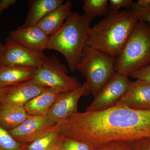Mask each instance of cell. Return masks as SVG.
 <instances>
[{"label": "cell", "instance_id": "cell-11", "mask_svg": "<svg viewBox=\"0 0 150 150\" xmlns=\"http://www.w3.org/2000/svg\"><path fill=\"white\" fill-rule=\"evenodd\" d=\"M48 88L33 79L11 87L1 105L24 106L28 102Z\"/></svg>", "mask_w": 150, "mask_h": 150}, {"label": "cell", "instance_id": "cell-20", "mask_svg": "<svg viewBox=\"0 0 150 150\" xmlns=\"http://www.w3.org/2000/svg\"><path fill=\"white\" fill-rule=\"evenodd\" d=\"M83 3L84 14L94 19L105 16L109 13L108 0H84Z\"/></svg>", "mask_w": 150, "mask_h": 150}, {"label": "cell", "instance_id": "cell-21", "mask_svg": "<svg viewBox=\"0 0 150 150\" xmlns=\"http://www.w3.org/2000/svg\"><path fill=\"white\" fill-rule=\"evenodd\" d=\"M26 145L20 144L8 131L0 126V150H23Z\"/></svg>", "mask_w": 150, "mask_h": 150}, {"label": "cell", "instance_id": "cell-24", "mask_svg": "<svg viewBox=\"0 0 150 150\" xmlns=\"http://www.w3.org/2000/svg\"><path fill=\"white\" fill-rule=\"evenodd\" d=\"M134 2L132 0H109V12L115 13L119 11L121 8L130 9L132 8Z\"/></svg>", "mask_w": 150, "mask_h": 150}, {"label": "cell", "instance_id": "cell-16", "mask_svg": "<svg viewBox=\"0 0 150 150\" xmlns=\"http://www.w3.org/2000/svg\"><path fill=\"white\" fill-rule=\"evenodd\" d=\"M36 69L0 65V88L13 86L33 79Z\"/></svg>", "mask_w": 150, "mask_h": 150}, {"label": "cell", "instance_id": "cell-28", "mask_svg": "<svg viewBox=\"0 0 150 150\" xmlns=\"http://www.w3.org/2000/svg\"><path fill=\"white\" fill-rule=\"evenodd\" d=\"M16 0H0V15L4 11L15 4Z\"/></svg>", "mask_w": 150, "mask_h": 150}, {"label": "cell", "instance_id": "cell-6", "mask_svg": "<svg viewBox=\"0 0 150 150\" xmlns=\"http://www.w3.org/2000/svg\"><path fill=\"white\" fill-rule=\"evenodd\" d=\"M33 79L41 85L61 93L76 89L82 85L76 78L68 75L66 66L54 55L45 57L35 70Z\"/></svg>", "mask_w": 150, "mask_h": 150}, {"label": "cell", "instance_id": "cell-18", "mask_svg": "<svg viewBox=\"0 0 150 150\" xmlns=\"http://www.w3.org/2000/svg\"><path fill=\"white\" fill-rule=\"evenodd\" d=\"M30 115L24 106L0 104V126L11 131L19 126Z\"/></svg>", "mask_w": 150, "mask_h": 150}, {"label": "cell", "instance_id": "cell-31", "mask_svg": "<svg viewBox=\"0 0 150 150\" xmlns=\"http://www.w3.org/2000/svg\"><path fill=\"white\" fill-rule=\"evenodd\" d=\"M52 150H61L59 148H57V149H54Z\"/></svg>", "mask_w": 150, "mask_h": 150}, {"label": "cell", "instance_id": "cell-2", "mask_svg": "<svg viewBox=\"0 0 150 150\" xmlns=\"http://www.w3.org/2000/svg\"><path fill=\"white\" fill-rule=\"evenodd\" d=\"M139 19L137 8L109 12L90 28L86 45L110 56L118 58Z\"/></svg>", "mask_w": 150, "mask_h": 150}, {"label": "cell", "instance_id": "cell-3", "mask_svg": "<svg viewBox=\"0 0 150 150\" xmlns=\"http://www.w3.org/2000/svg\"><path fill=\"white\" fill-rule=\"evenodd\" d=\"M93 20L84 14L72 12L62 27L49 36L47 49L61 53L73 72L77 70Z\"/></svg>", "mask_w": 150, "mask_h": 150}, {"label": "cell", "instance_id": "cell-23", "mask_svg": "<svg viewBox=\"0 0 150 150\" xmlns=\"http://www.w3.org/2000/svg\"><path fill=\"white\" fill-rule=\"evenodd\" d=\"M133 6L138 10L140 20L150 25V0H139L134 2Z\"/></svg>", "mask_w": 150, "mask_h": 150}, {"label": "cell", "instance_id": "cell-22", "mask_svg": "<svg viewBox=\"0 0 150 150\" xmlns=\"http://www.w3.org/2000/svg\"><path fill=\"white\" fill-rule=\"evenodd\" d=\"M59 149L61 150H93L85 143L64 137Z\"/></svg>", "mask_w": 150, "mask_h": 150}, {"label": "cell", "instance_id": "cell-5", "mask_svg": "<svg viewBox=\"0 0 150 150\" xmlns=\"http://www.w3.org/2000/svg\"><path fill=\"white\" fill-rule=\"evenodd\" d=\"M115 59L85 45L76 71L86 79L87 87L94 97L116 73Z\"/></svg>", "mask_w": 150, "mask_h": 150}, {"label": "cell", "instance_id": "cell-27", "mask_svg": "<svg viewBox=\"0 0 150 150\" xmlns=\"http://www.w3.org/2000/svg\"><path fill=\"white\" fill-rule=\"evenodd\" d=\"M130 145L132 150H150V139L138 140Z\"/></svg>", "mask_w": 150, "mask_h": 150}, {"label": "cell", "instance_id": "cell-7", "mask_svg": "<svg viewBox=\"0 0 150 150\" xmlns=\"http://www.w3.org/2000/svg\"><path fill=\"white\" fill-rule=\"evenodd\" d=\"M1 64L7 67H30L37 69L46 56L43 52L31 50L7 38Z\"/></svg>", "mask_w": 150, "mask_h": 150}, {"label": "cell", "instance_id": "cell-12", "mask_svg": "<svg viewBox=\"0 0 150 150\" xmlns=\"http://www.w3.org/2000/svg\"><path fill=\"white\" fill-rule=\"evenodd\" d=\"M116 103L136 110H150V83L139 80L132 81Z\"/></svg>", "mask_w": 150, "mask_h": 150}, {"label": "cell", "instance_id": "cell-25", "mask_svg": "<svg viewBox=\"0 0 150 150\" xmlns=\"http://www.w3.org/2000/svg\"><path fill=\"white\" fill-rule=\"evenodd\" d=\"M129 76L150 83V64L132 73Z\"/></svg>", "mask_w": 150, "mask_h": 150}, {"label": "cell", "instance_id": "cell-29", "mask_svg": "<svg viewBox=\"0 0 150 150\" xmlns=\"http://www.w3.org/2000/svg\"><path fill=\"white\" fill-rule=\"evenodd\" d=\"M11 87H8L2 88H0V104L2 102L3 100L5 97L7 93L8 92Z\"/></svg>", "mask_w": 150, "mask_h": 150}, {"label": "cell", "instance_id": "cell-30", "mask_svg": "<svg viewBox=\"0 0 150 150\" xmlns=\"http://www.w3.org/2000/svg\"><path fill=\"white\" fill-rule=\"evenodd\" d=\"M4 45L0 42V64H1V60L3 52H4Z\"/></svg>", "mask_w": 150, "mask_h": 150}, {"label": "cell", "instance_id": "cell-17", "mask_svg": "<svg viewBox=\"0 0 150 150\" xmlns=\"http://www.w3.org/2000/svg\"><path fill=\"white\" fill-rule=\"evenodd\" d=\"M62 93L48 88L28 102L25 108L30 115H46Z\"/></svg>", "mask_w": 150, "mask_h": 150}, {"label": "cell", "instance_id": "cell-19", "mask_svg": "<svg viewBox=\"0 0 150 150\" xmlns=\"http://www.w3.org/2000/svg\"><path fill=\"white\" fill-rule=\"evenodd\" d=\"M63 137L56 126L53 130L27 144L23 150H52L59 148Z\"/></svg>", "mask_w": 150, "mask_h": 150}, {"label": "cell", "instance_id": "cell-15", "mask_svg": "<svg viewBox=\"0 0 150 150\" xmlns=\"http://www.w3.org/2000/svg\"><path fill=\"white\" fill-rule=\"evenodd\" d=\"M64 3V0H33L29 1L26 19L20 28L37 25L47 15Z\"/></svg>", "mask_w": 150, "mask_h": 150}, {"label": "cell", "instance_id": "cell-8", "mask_svg": "<svg viewBox=\"0 0 150 150\" xmlns=\"http://www.w3.org/2000/svg\"><path fill=\"white\" fill-rule=\"evenodd\" d=\"M132 81L129 76L116 72L95 96L87 111L102 110L112 106L126 92Z\"/></svg>", "mask_w": 150, "mask_h": 150}, {"label": "cell", "instance_id": "cell-26", "mask_svg": "<svg viewBox=\"0 0 150 150\" xmlns=\"http://www.w3.org/2000/svg\"><path fill=\"white\" fill-rule=\"evenodd\" d=\"M93 150H132L130 143L118 142L108 144Z\"/></svg>", "mask_w": 150, "mask_h": 150}, {"label": "cell", "instance_id": "cell-1", "mask_svg": "<svg viewBox=\"0 0 150 150\" xmlns=\"http://www.w3.org/2000/svg\"><path fill=\"white\" fill-rule=\"evenodd\" d=\"M56 127L64 138L80 141L94 150L110 143L150 139V110L115 103L102 110L78 111Z\"/></svg>", "mask_w": 150, "mask_h": 150}, {"label": "cell", "instance_id": "cell-13", "mask_svg": "<svg viewBox=\"0 0 150 150\" xmlns=\"http://www.w3.org/2000/svg\"><path fill=\"white\" fill-rule=\"evenodd\" d=\"M9 37L17 43L36 51L47 49L49 36L37 25L20 28L10 33Z\"/></svg>", "mask_w": 150, "mask_h": 150}, {"label": "cell", "instance_id": "cell-10", "mask_svg": "<svg viewBox=\"0 0 150 150\" xmlns=\"http://www.w3.org/2000/svg\"><path fill=\"white\" fill-rule=\"evenodd\" d=\"M85 83L79 87L62 93L48 111L47 115L56 124L78 112L79 100L90 93Z\"/></svg>", "mask_w": 150, "mask_h": 150}, {"label": "cell", "instance_id": "cell-4", "mask_svg": "<svg viewBox=\"0 0 150 150\" xmlns=\"http://www.w3.org/2000/svg\"><path fill=\"white\" fill-rule=\"evenodd\" d=\"M149 64L150 25L139 20L121 54L115 59V71L129 76Z\"/></svg>", "mask_w": 150, "mask_h": 150}, {"label": "cell", "instance_id": "cell-9", "mask_svg": "<svg viewBox=\"0 0 150 150\" xmlns=\"http://www.w3.org/2000/svg\"><path fill=\"white\" fill-rule=\"evenodd\" d=\"M56 124L47 115H30L19 126L8 132L20 144H28L53 130Z\"/></svg>", "mask_w": 150, "mask_h": 150}, {"label": "cell", "instance_id": "cell-14", "mask_svg": "<svg viewBox=\"0 0 150 150\" xmlns=\"http://www.w3.org/2000/svg\"><path fill=\"white\" fill-rule=\"evenodd\" d=\"M72 6L71 1L68 0L47 15L37 25L48 36L53 35L72 13Z\"/></svg>", "mask_w": 150, "mask_h": 150}]
</instances>
